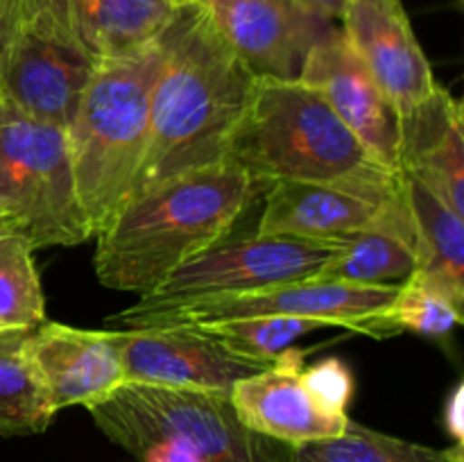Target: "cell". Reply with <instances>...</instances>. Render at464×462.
Wrapping results in <instances>:
<instances>
[{
    "instance_id": "6da1fadb",
    "label": "cell",
    "mask_w": 464,
    "mask_h": 462,
    "mask_svg": "<svg viewBox=\"0 0 464 462\" xmlns=\"http://www.w3.org/2000/svg\"><path fill=\"white\" fill-rule=\"evenodd\" d=\"M159 43L148 149L131 197L181 172L225 161L258 80L222 39L207 7H177Z\"/></svg>"
},
{
    "instance_id": "7a4b0ae2",
    "label": "cell",
    "mask_w": 464,
    "mask_h": 462,
    "mask_svg": "<svg viewBox=\"0 0 464 462\" xmlns=\"http://www.w3.org/2000/svg\"><path fill=\"white\" fill-rule=\"evenodd\" d=\"M263 188L267 186L225 159L136 195L95 236L98 281L143 297L181 263L231 236Z\"/></svg>"
},
{
    "instance_id": "3957f363",
    "label": "cell",
    "mask_w": 464,
    "mask_h": 462,
    "mask_svg": "<svg viewBox=\"0 0 464 462\" xmlns=\"http://www.w3.org/2000/svg\"><path fill=\"white\" fill-rule=\"evenodd\" d=\"M227 159L263 186L276 181L392 186L383 166L317 91L299 80L258 77Z\"/></svg>"
},
{
    "instance_id": "277c9868",
    "label": "cell",
    "mask_w": 464,
    "mask_h": 462,
    "mask_svg": "<svg viewBox=\"0 0 464 462\" xmlns=\"http://www.w3.org/2000/svg\"><path fill=\"white\" fill-rule=\"evenodd\" d=\"M161 68V43L93 68L68 134L77 197L93 238L134 190L150 139V102Z\"/></svg>"
},
{
    "instance_id": "5b68a950",
    "label": "cell",
    "mask_w": 464,
    "mask_h": 462,
    "mask_svg": "<svg viewBox=\"0 0 464 462\" xmlns=\"http://www.w3.org/2000/svg\"><path fill=\"white\" fill-rule=\"evenodd\" d=\"M95 426L127 453L170 442L204 462H293L295 447L240 424L229 394L193 388L122 383L89 408Z\"/></svg>"
},
{
    "instance_id": "8992f818",
    "label": "cell",
    "mask_w": 464,
    "mask_h": 462,
    "mask_svg": "<svg viewBox=\"0 0 464 462\" xmlns=\"http://www.w3.org/2000/svg\"><path fill=\"white\" fill-rule=\"evenodd\" d=\"M0 229L32 249L93 238L77 197L68 134L0 98Z\"/></svg>"
},
{
    "instance_id": "52a82bcc",
    "label": "cell",
    "mask_w": 464,
    "mask_h": 462,
    "mask_svg": "<svg viewBox=\"0 0 464 462\" xmlns=\"http://www.w3.org/2000/svg\"><path fill=\"white\" fill-rule=\"evenodd\" d=\"M399 284L358 285L329 279H302L240 294L202 299L172 308L130 306L109 317L125 329H175L204 326L245 317L293 315L311 317L326 326H344L358 333L381 338V313L397 293Z\"/></svg>"
},
{
    "instance_id": "ba28073f",
    "label": "cell",
    "mask_w": 464,
    "mask_h": 462,
    "mask_svg": "<svg viewBox=\"0 0 464 462\" xmlns=\"http://www.w3.org/2000/svg\"><path fill=\"white\" fill-rule=\"evenodd\" d=\"M343 247L344 243L285 238L261 231L227 236L175 267L161 284L139 297L134 306L172 308L311 279Z\"/></svg>"
},
{
    "instance_id": "9c48e42d",
    "label": "cell",
    "mask_w": 464,
    "mask_h": 462,
    "mask_svg": "<svg viewBox=\"0 0 464 462\" xmlns=\"http://www.w3.org/2000/svg\"><path fill=\"white\" fill-rule=\"evenodd\" d=\"M175 12V0H21L23 21L93 66L157 41Z\"/></svg>"
},
{
    "instance_id": "30bf717a",
    "label": "cell",
    "mask_w": 464,
    "mask_h": 462,
    "mask_svg": "<svg viewBox=\"0 0 464 462\" xmlns=\"http://www.w3.org/2000/svg\"><path fill=\"white\" fill-rule=\"evenodd\" d=\"M23 347L54 412L68 406L89 410L125 383L121 331L77 329L45 320L27 331Z\"/></svg>"
},
{
    "instance_id": "8fae6325",
    "label": "cell",
    "mask_w": 464,
    "mask_h": 462,
    "mask_svg": "<svg viewBox=\"0 0 464 462\" xmlns=\"http://www.w3.org/2000/svg\"><path fill=\"white\" fill-rule=\"evenodd\" d=\"M125 383L193 388L231 394L247 376L261 374L270 362L252 361L222 347L193 326L121 331Z\"/></svg>"
},
{
    "instance_id": "7c38bea8",
    "label": "cell",
    "mask_w": 464,
    "mask_h": 462,
    "mask_svg": "<svg viewBox=\"0 0 464 462\" xmlns=\"http://www.w3.org/2000/svg\"><path fill=\"white\" fill-rule=\"evenodd\" d=\"M340 21L349 45L397 116L438 89L401 0H352Z\"/></svg>"
},
{
    "instance_id": "4fadbf2b",
    "label": "cell",
    "mask_w": 464,
    "mask_h": 462,
    "mask_svg": "<svg viewBox=\"0 0 464 462\" xmlns=\"http://www.w3.org/2000/svg\"><path fill=\"white\" fill-rule=\"evenodd\" d=\"M93 63L21 18L3 59L0 98L34 120L68 130Z\"/></svg>"
},
{
    "instance_id": "5bb4252c",
    "label": "cell",
    "mask_w": 464,
    "mask_h": 462,
    "mask_svg": "<svg viewBox=\"0 0 464 462\" xmlns=\"http://www.w3.org/2000/svg\"><path fill=\"white\" fill-rule=\"evenodd\" d=\"M297 80L317 91L383 166L399 170L397 111L383 98L340 27L331 25L315 41Z\"/></svg>"
},
{
    "instance_id": "9a60e30c",
    "label": "cell",
    "mask_w": 464,
    "mask_h": 462,
    "mask_svg": "<svg viewBox=\"0 0 464 462\" xmlns=\"http://www.w3.org/2000/svg\"><path fill=\"white\" fill-rule=\"evenodd\" d=\"M213 25L256 77L297 80L308 50L329 30L297 0H211Z\"/></svg>"
},
{
    "instance_id": "2e32d148",
    "label": "cell",
    "mask_w": 464,
    "mask_h": 462,
    "mask_svg": "<svg viewBox=\"0 0 464 462\" xmlns=\"http://www.w3.org/2000/svg\"><path fill=\"white\" fill-rule=\"evenodd\" d=\"M392 186L276 181L267 186L261 234L347 243L372 225L399 190Z\"/></svg>"
},
{
    "instance_id": "e0dca14e",
    "label": "cell",
    "mask_w": 464,
    "mask_h": 462,
    "mask_svg": "<svg viewBox=\"0 0 464 462\" xmlns=\"http://www.w3.org/2000/svg\"><path fill=\"white\" fill-rule=\"evenodd\" d=\"M304 356L306 351L288 349L266 371L247 376L234 385L229 399L240 424L290 447L344 433L349 417L324 415L304 390L299 379Z\"/></svg>"
},
{
    "instance_id": "ac0fdd59",
    "label": "cell",
    "mask_w": 464,
    "mask_h": 462,
    "mask_svg": "<svg viewBox=\"0 0 464 462\" xmlns=\"http://www.w3.org/2000/svg\"><path fill=\"white\" fill-rule=\"evenodd\" d=\"M399 172L417 177L464 217V111L438 86L424 102L397 116Z\"/></svg>"
},
{
    "instance_id": "d6986e66",
    "label": "cell",
    "mask_w": 464,
    "mask_h": 462,
    "mask_svg": "<svg viewBox=\"0 0 464 462\" xmlns=\"http://www.w3.org/2000/svg\"><path fill=\"white\" fill-rule=\"evenodd\" d=\"M415 226L401 184L367 229L344 243L313 279L358 285L401 284L415 270Z\"/></svg>"
},
{
    "instance_id": "ffe728a7",
    "label": "cell",
    "mask_w": 464,
    "mask_h": 462,
    "mask_svg": "<svg viewBox=\"0 0 464 462\" xmlns=\"http://www.w3.org/2000/svg\"><path fill=\"white\" fill-rule=\"evenodd\" d=\"M401 188L415 226V270L411 276L464 306V222L417 177L401 172Z\"/></svg>"
},
{
    "instance_id": "44dd1931",
    "label": "cell",
    "mask_w": 464,
    "mask_h": 462,
    "mask_svg": "<svg viewBox=\"0 0 464 462\" xmlns=\"http://www.w3.org/2000/svg\"><path fill=\"white\" fill-rule=\"evenodd\" d=\"M293 462H464L462 442L433 448L349 419L343 435L295 447Z\"/></svg>"
},
{
    "instance_id": "7402d4cb",
    "label": "cell",
    "mask_w": 464,
    "mask_h": 462,
    "mask_svg": "<svg viewBox=\"0 0 464 462\" xmlns=\"http://www.w3.org/2000/svg\"><path fill=\"white\" fill-rule=\"evenodd\" d=\"M25 333H0V438L44 433L57 415L25 358Z\"/></svg>"
},
{
    "instance_id": "603a6c76",
    "label": "cell",
    "mask_w": 464,
    "mask_h": 462,
    "mask_svg": "<svg viewBox=\"0 0 464 462\" xmlns=\"http://www.w3.org/2000/svg\"><path fill=\"white\" fill-rule=\"evenodd\" d=\"M45 322L34 249L23 236L0 229V333L32 331Z\"/></svg>"
},
{
    "instance_id": "cb8c5ba5",
    "label": "cell",
    "mask_w": 464,
    "mask_h": 462,
    "mask_svg": "<svg viewBox=\"0 0 464 462\" xmlns=\"http://www.w3.org/2000/svg\"><path fill=\"white\" fill-rule=\"evenodd\" d=\"M324 322L311 317L293 315H267V317H245V320L218 322V324L193 326L204 335L220 342L222 347L252 361L270 362L275 365L293 344L304 335L317 329H324Z\"/></svg>"
},
{
    "instance_id": "d4e9b609",
    "label": "cell",
    "mask_w": 464,
    "mask_h": 462,
    "mask_svg": "<svg viewBox=\"0 0 464 462\" xmlns=\"http://www.w3.org/2000/svg\"><path fill=\"white\" fill-rule=\"evenodd\" d=\"M462 324V306L430 288L424 281L408 274L397 285L392 302L381 313V338L412 333L426 338H449L456 326Z\"/></svg>"
},
{
    "instance_id": "484cf974",
    "label": "cell",
    "mask_w": 464,
    "mask_h": 462,
    "mask_svg": "<svg viewBox=\"0 0 464 462\" xmlns=\"http://www.w3.org/2000/svg\"><path fill=\"white\" fill-rule=\"evenodd\" d=\"M304 390L317 410L329 417H347L353 397V374L340 358H324L299 374Z\"/></svg>"
},
{
    "instance_id": "4316f807",
    "label": "cell",
    "mask_w": 464,
    "mask_h": 462,
    "mask_svg": "<svg viewBox=\"0 0 464 462\" xmlns=\"http://www.w3.org/2000/svg\"><path fill=\"white\" fill-rule=\"evenodd\" d=\"M130 453L139 462H204L195 453L170 442H145L131 448Z\"/></svg>"
},
{
    "instance_id": "83f0119b",
    "label": "cell",
    "mask_w": 464,
    "mask_h": 462,
    "mask_svg": "<svg viewBox=\"0 0 464 462\" xmlns=\"http://www.w3.org/2000/svg\"><path fill=\"white\" fill-rule=\"evenodd\" d=\"M444 426H447L449 435H451L456 442L464 439V388L462 383L456 385V390L451 392V397L447 399V406H444Z\"/></svg>"
},
{
    "instance_id": "f1b7e54d",
    "label": "cell",
    "mask_w": 464,
    "mask_h": 462,
    "mask_svg": "<svg viewBox=\"0 0 464 462\" xmlns=\"http://www.w3.org/2000/svg\"><path fill=\"white\" fill-rule=\"evenodd\" d=\"M21 21V0H0V59Z\"/></svg>"
},
{
    "instance_id": "f546056e",
    "label": "cell",
    "mask_w": 464,
    "mask_h": 462,
    "mask_svg": "<svg viewBox=\"0 0 464 462\" xmlns=\"http://www.w3.org/2000/svg\"><path fill=\"white\" fill-rule=\"evenodd\" d=\"M308 14L326 23L340 21L352 0H297Z\"/></svg>"
},
{
    "instance_id": "4dcf8cb0",
    "label": "cell",
    "mask_w": 464,
    "mask_h": 462,
    "mask_svg": "<svg viewBox=\"0 0 464 462\" xmlns=\"http://www.w3.org/2000/svg\"><path fill=\"white\" fill-rule=\"evenodd\" d=\"M211 0H175L177 7H207Z\"/></svg>"
},
{
    "instance_id": "1f68e13d",
    "label": "cell",
    "mask_w": 464,
    "mask_h": 462,
    "mask_svg": "<svg viewBox=\"0 0 464 462\" xmlns=\"http://www.w3.org/2000/svg\"><path fill=\"white\" fill-rule=\"evenodd\" d=\"M458 3H462V0H458Z\"/></svg>"
}]
</instances>
